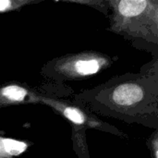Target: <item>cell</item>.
<instances>
[{"label":"cell","mask_w":158,"mask_h":158,"mask_svg":"<svg viewBox=\"0 0 158 158\" xmlns=\"http://www.w3.org/2000/svg\"><path fill=\"white\" fill-rule=\"evenodd\" d=\"M143 97V90L135 84H123L118 86L113 94L114 101L121 106H131Z\"/></svg>","instance_id":"obj_1"},{"label":"cell","mask_w":158,"mask_h":158,"mask_svg":"<svg viewBox=\"0 0 158 158\" xmlns=\"http://www.w3.org/2000/svg\"><path fill=\"white\" fill-rule=\"evenodd\" d=\"M10 5H11V3H10L9 1H6V0H0V11L6 9Z\"/></svg>","instance_id":"obj_7"},{"label":"cell","mask_w":158,"mask_h":158,"mask_svg":"<svg viewBox=\"0 0 158 158\" xmlns=\"http://www.w3.org/2000/svg\"><path fill=\"white\" fill-rule=\"evenodd\" d=\"M76 69L81 74H93L97 72L99 65L95 60H81L76 64Z\"/></svg>","instance_id":"obj_3"},{"label":"cell","mask_w":158,"mask_h":158,"mask_svg":"<svg viewBox=\"0 0 158 158\" xmlns=\"http://www.w3.org/2000/svg\"><path fill=\"white\" fill-rule=\"evenodd\" d=\"M64 114L69 120H71L72 122H74L76 124H81L83 122V120H84L81 114L78 110H76L74 108H67V109H65Z\"/></svg>","instance_id":"obj_6"},{"label":"cell","mask_w":158,"mask_h":158,"mask_svg":"<svg viewBox=\"0 0 158 158\" xmlns=\"http://www.w3.org/2000/svg\"><path fill=\"white\" fill-rule=\"evenodd\" d=\"M3 94L8 99L14 101H21L24 99L27 93L24 89L19 86H8L3 89Z\"/></svg>","instance_id":"obj_4"},{"label":"cell","mask_w":158,"mask_h":158,"mask_svg":"<svg viewBox=\"0 0 158 158\" xmlns=\"http://www.w3.org/2000/svg\"><path fill=\"white\" fill-rule=\"evenodd\" d=\"M146 5L144 0H123L118 4V10L125 17H134L141 14Z\"/></svg>","instance_id":"obj_2"},{"label":"cell","mask_w":158,"mask_h":158,"mask_svg":"<svg viewBox=\"0 0 158 158\" xmlns=\"http://www.w3.org/2000/svg\"><path fill=\"white\" fill-rule=\"evenodd\" d=\"M5 149L9 154L18 155L22 153L26 149V144L23 143L16 142L14 140H4L3 142Z\"/></svg>","instance_id":"obj_5"}]
</instances>
